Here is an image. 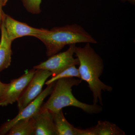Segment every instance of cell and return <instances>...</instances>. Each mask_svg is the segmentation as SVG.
<instances>
[{"mask_svg": "<svg viewBox=\"0 0 135 135\" xmlns=\"http://www.w3.org/2000/svg\"><path fill=\"white\" fill-rule=\"evenodd\" d=\"M74 55L79 60L80 79L87 83L93 94V104H97L99 102L103 105L102 91L111 92L113 89L99 79L104 71L103 60L90 43L83 47L76 46Z\"/></svg>", "mask_w": 135, "mask_h": 135, "instance_id": "cell-1", "label": "cell"}, {"mask_svg": "<svg viewBox=\"0 0 135 135\" xmlns=\"http://www.w3.org/2000/svg\"><path fill=\"white\" fill-rule=\"evenodd\" d=\"M46 46L47 56L58 53L66 45L77 43L97 44V41L81 26L77 24L56 27L36 37Z\"/></svg>", "mask_w": 135, "mask_h": 135, "instance_id": "cell-2", "label": "cell"}, {"mask_svg": "<svg viewBox=\"0 0 135 135\" xmlns=\"http://www.w3.org/2000/svg\"><path fill=\"white\" fill-rule=\"evenodd\" d=\"M81 79L63 78L56 81L50 96L42 108L48 109L52 113L62 110L64 107H74L89 114L98 113L103 107L98 104H88L80 102L73 95L72 88L77 86L82 81Z\"/></svg>", "mask_w": 135, "mask_h": 135, "instance_id": "cell-3", "label": "cell"}, {"mask_svg": "<svg viewBox=\"0 0 135 135\" xmlns=\"http://www.w3.org/2000/svg\"><path fill=\"white\" fill-rule=\"evenodd\" d=\"M76 44H71L67 50L57 53L50 57L48 59L38 65L34 66L36 70H43L49 71L55 76L68 68L79 65L78 59L74 57Z\"/></svg>", "mask_w": 135, "mask_h": 135, "instance_id": "cell-4", "label": "cell"}, {"mask_svg": "<svg viewBox=\"0 0 135 135\" xmlns=\"http://www.w3.org/2000/svg\"><path fill=\"white\" fill-rule=\"evenodd\" d=\"M56 81L47 85V88L38 96L27 105L18 114L12 119L6 122L0 127V135L7 134L9 129L16 122L20 120L28 119L33 117L40 110L44 100L53 91Z\"/></svg>", "mask_w": 135, "mask_h": 135, "instance_id": "cell-5", "label": "cell"}, {"mask_svg": "<svg viewBox=\"0 0 135 135\" xmlns=\"http://www.w3.org/2000/svg\"><path fill=\"white\" fill-rule=\"evenodd\" d=\"M51 76L52 74L49 71L36 70L31 80L17 101L18 112L38 96L42 92L46 80Z\"/></svg>", "mask_w": 135, "mask_h": 135, "instance_id": "cell-6", "label": "cell"}, {"mask_svg": "<svg viewBox=\"0 0 135 135\" xmlns=\"http://www.w3.org/2000/svg\"><path fill=\"white\" fill-rule=\"evenodd\" d=\"M36 71V69L34 68L26 71L21 77L11 80L8 84L4 96L0 103V106H7L17 102L31 80Z\"/></svg>", "mask_w": 135, "mask_h": 135, "instance_id": "cell-7", "label": "cell"}, {"mask_svg": "<svg viewBox=\"0 0 135 135\" xmlns=\"http://www.w3.org/2000/svg\"><path fill=\"white\" fill-rule=\"evenodd\" d=\"M3 23L8 36L13 41L15 39L26 36L36 37L45 32L47 29H37L28 25L15 20L11 17L4 14Z\"/></svg>", "mask_w": 135, "mask_h": 135, "instance_id": "cell-8", "label": "cell"}, {"mask_svg": "<svg viewBox=\"0 0 135 135\" xmlns=\"http://www.w3.org/2000/svg\"><path fill=\"white\" fill-rule=\"evenodd\" d=\"M33 118L34 120V135H57L53 113L48 109L41 107Z\"/></svg>", "mask_w": 135, "mask_h": 135, "instance_id": "cell-9", "label": "cell"}, {"mask_svg": "<svg viewBox=\"0 0 135 135\" xmlns=\"http://www.w3.org/2000/svg\"><path fill=\"white\" fill-rule=\"evenodd\" d=\"M1 38L0 40V73L8 68L11 62V43L6 31L3 21L0 26Z\"/></svg>", "mask_w": 135, "mask_h": 135, "instance_id": "cell-10", "label": "cell"}, {"mask_svg": "<svg viewBox=\"0 0 135 135\" xmlns=\"http://www.w3.org/2000/svg\"><path fill=\"white\" fill-rule=\"evenodd\" d=\"M85 135H125L126 133L114 123L98 121L95 127L85 129Z\"/></svg>", "mask_w": 135, "mask_h": 135, "instance_id": "cell-11", "label": "cell"}, {"mask_svg": "<svg viewBox=\"0 0 135 135\" xmlns=\"http://www.w3.org/2000/svg\"><path fill=\"white\" fill-rule=\"evenodd\" d=\"M53 122L57 135H79V129L66 120L62 110L53 113Z\"/></svg>", "mask_w": 135, "mask_h": 135, "instance_id": "cell-12", "label": "cell"}, {"mask_svg": "<svg viewBox=\"0 0 135 135\" xmlns=\"http://www.w3.org/2000/svg\"><path fill=\"white\" fill-rule=\"evenodd\" d=\"M34 120L33 117L20 120L12 126L8 135H34Z\"/></svg>", "mask_w": 135, "mask_h": 135, "instance_id": "cell-13", "label": "cell"}, {"mask_svg": "<svg viewBox=\"0 0 135 135\" xmlns=\"http://www.w3.org/2000/svg\"><path fill=\"white\" fill-rule=\"evenodd\" d=\"M74 77H77L80 79L78 68L76 67L75 65L72 66L68 68L58 74L52 76L51 79L46 81L45 84L47 85H48L60 79Z\"/></svg>", "mask_w": 135, "mask_h": 135, "instance_id": "cell-14", "label": "cell"}, {"mask_svg": "<svg viewBox=\"0 0 135 135\" xmlns=\"http://www.w3.org/2000/svg\"><path fill=\"white\" fill-rule=\"evenodd\" d=\"M25 7L31 13L38 14L41 12V0H22Z\"/></svg>", "mask_w": 135, "mask_h": 135, "instance_id": "cell-15", "label": "cell"}, {"mask_svg": "<svg viewBox=\"0 0 135 135\" xmlns=\"http://www.w3.org/2000/svg\"><path fill=\"white\" fill-rule=\"evenodd\" d=\"M7 86L8 84L3 83L0 81V103L2 101Z\"/></svg>", "mask_w": 135, "mask_h": 135, "instance_id": "cell-16", "label": "cell"}, {"mask_svg": "<svg viewBox=\"0 0 135 135\" xmlns=\"http://www.w3.org/2000/svg\"><path fill=\"white\" fill-rule=\"evenodd\" d=\"M4 14L5 13L3 12L2 10V7L0 6V26L1 25L3 21Z\"/></svg>", "mask_w": 135, "mask_h": 135, "instance_id": "cell-17", "label": "cell"}, {"mask_svg": "<svg viewBox=\"0 0 135 135\" xmlns=\"http://www.w3.org/2000/svg\"><path fill=\"white\" fill-rule=\"evenodd\" d=\"M8 0H0V6L3 7L6 5Z\"/></svg>", "mask_w": 135, "mask_h": 135, "instance_id": "cell-18", "label": "cell"}, {"mask_svg": "<svg viewBox=\"0 0 135 135\" xmlns=\"http://www.w3.org/2000/svg\"><path fill=\"white\" fill-rule=\"evenodd\" d=\"M122 1L124 2L129 1L133 4L135 3V0H122Z\"/></svg>", "mask_w": 135, "mask_h": 135, "instance_id": "cell-19", "label": "cell"}]
</instances>
